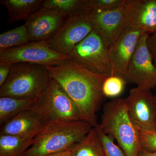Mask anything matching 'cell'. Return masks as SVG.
I'll list each match as a JSON object with an SVG mask.
<instances>
[{
    "label": "cell",
    "mask_w": 156,
    "mask_h": 156,
    "mask_svg": "<svg viewBox=\"0 0 156 156\" xmlns=\"http://www.w3.org/2000/svg\"><path fill=\"white\" fill-rule=\"evenodd\" d=\"M46 67L51 78L61 86L76 105L81 120L93 128L96 127L98 125L96 113L105 97L102 87L109 76L93 72L70 59Z\"/></svg>",
    "instance_id": "6da1fadb"
},
{
    "label": "cell",
    "mask_w": 156,
    "mask_h": 156,
    "mask_svg": "<svg viewBox=\"0 0 156 156\" xmlns=\"http://www.w3.org/2000/svg\"><path fill=\"white\" fill-rule=\"evenodd\" d=\"M92 126L83 120L46 123L23 156H46L71 148L90 132Z\"/></svg>",
    "instance_id": "7a4b0ae2"
},
{
    "label": "cell",
    "mask_w": 156,
    "mask_h": 156,
    "mask_svg": "<svg viewBox=\"0 0 156 156\" xmlns=\"http://www.w3.org/2000/svg\"><path fill=\"white\" fill-rule=\"evenodd\" d=\"M99 128L116 140L126 156H138L140 150V130L128 115L125 98H117L104 109Z\"/></svg>",
    "instance_id": "3957f363"
},
{
    "label": "cell",
    "mask_w": 156,
    "mask_h": 156,
    "mask_svg": "<svg viewBox=\"0 0 156 156\" xmlns=\"http://www.w3.org/2000/svg\"><path fill=\"white\" fill-rule=\"evenodd\" d=\"M51 78L44 66L14 63L8 79L0 87V97L39 99L48 88Z\"/></svg>",
    "instance_id": "277c9868"
},
{
    "label": "cell",
    "mask_w": 156,
    "mask_h": 156,
    "mask_svg": "<svg viewBox=\"0 0 156 156\" xmlns=\"http://www.w3.org/2000/svg\"><path fill=\"white\" fill-rule=\"evenodd\" d=\"M32 111L46 123L57 120H81L80 112L73 101L52 78Z\"/></svg>",
    "instance_id": "5b68a950"
},
{
    "label": "cell",
    "mask_w": 156,
    "mask_h": 156,
    "mask_svg": "<svg viewBox=\"0 0 156 156\" xmlns=\"http://www.w3.org/2000/svg\"><path fill=\"white\" fill-rule=\"evenodd\" d=\"M76 64L98 73L111 76L108 48L94 30L76 45L69 55Z\"/></svg>",
    "instance_id": "8992f818"
},
{
    "label": "cell",
    "mask_w": 156,
    "mask_h": 156,
    "mask_svg": "<svg viewBox=\"0 0 156 156\" xmlns=\"http://www.w3.org/2000/svg\"><path fill=\"white\" fill-rule=\"evenodd\" d=\"M69 55L56 52L46 41L29 42L25 44L0 51V63H28L54 66L69 60Z\"/></svg>",
    "instance_id": "52a82bcc"
},
{
    "label": "cell",
    "mask_w": 156,
    "mask_h": 156,
    "mask_svg": "<svg viewBox=\"0 0 156 156\" xmlns=\"http://www.w3.org/2000/svg\"><path fill=\"white\" fill-rule=\"evenodd\" d=\"M149 36L146 33L141 34L124 79L126 83L151 90L156 87V67L147 46Z\"/></svg>",
    "instance_id": "ba28073f"
},
{
    "label": "cell",
    "mask_w": 156,
    "mask_h": 156,
    "mask_svg": "<svg viewBox=\"0 0 156 156\" xmlns=\"http://www.w3.org/2000/svg\"><path fill=\"white\" fill-rule=\"evenodd\" d=\"M93 30L88 14L73 15L68 17L61 27L46 42L56 52L69 55L76 45Z\"/></svg>",
    "instance_id": "9c48e42d"
},
{
    "label": "cell",
    "mask_w": 156,
    "mask_h": 156,
    "mask_svg": "<svg viewBox=\"0 0 156 156\" xmlns=\"http://www.w3.org/2000/svg\"><path fill=\"white\" fill-rule=\"evenodd\" d=\"M125 100L128 115L136 128L156 131V96L151 89L134 87Z\"/></svg>",
    "instance_id": "30bf717a"
},
{
    "label": "cell",
    "mask_w": 156,
    "mask_h": 156,
    "mask_svg": "<svg viewBox=\"0 0 156 156\" xmlns=\"http://www.w3.org/2000/svg\"><path fill=\"white\" fill-rule=\"evenodd\" d=\"M67 18L57 9L41 8L25 20L30 41H47L61 27Z\"/></svg>",
    "instance_id": "8fae6325"
},
{
    "label": "cell",
    "mask_w": 156,
    "mask_h": 156,
    "mask_svg": "<svg viewBox=\"0 0 156 156\" xmlns=\"http://www.w3.org/2000/svg\"><path fill=\"white\" fill-rule=\"evenodd\" d=\"M124 15L125 28L149 35L156 33V0H128Z\"/></svg>",
    "instance_id": "7c38bea8"
},
{
    "label": "cell",
    "mask_w": 156,
    "mask_h": 156,
    "mask_svg": "<svg viewBox=\"0 0 156 156\" xmlns=\"http://www.w3.org/2000/svg\"><path fill=\"white\" fill-rule=\"evenodd\" d=\"M142 34L139 31L125 28L115 41L109 47L111 76L124 79L126 70Z\"/></svg>",
    "instance_id": "4fadbf2b"
},
{
    "label": "cell",
    "mask_w": 156,
    "mask_h": 156,
    "mask_svg": "<svg viewBox=\"0 0 156 156\" xmlns=\"http://www.w3.org/2000/svg\"><path fill=\"white\" fill-rule=\"evenodd\" d=\"M124 8L108 11H90L88 13L93 30L108 48L125 29Z\"/></svg>",
    "instance_id": "5bb4252c"
},
{
    "label": "cell",
    "mask_w": 156,
    "mask_h": 156,
    "mask_svg": "<svg viewBox=\"0 0 156 156\" xmlns=\"http://www.w3.org/2000/svg\"><path fill=\"white\" fill-rule=\"evenodd\" d=\"M46 123L33 111L23 112L3 125L0 134L33 139Z\"/></svg>",
    "instance_id": "9a60e30c"
},
{
    "label": "cell",
    "mask_w": 156,
    "mask_h": 156,
    "mask_svg": "<svg viewBox=\"0 0 156 156\" xmlns=\"http://www.w3.org/2000/svg\"><path fill=\"white\" fill-rule=\"evenodd\" d=\"M43 2V0H1L0 3L8 10L7 23L10 24L27 19L41 8Z\"/></svg>",
    "instance_id": "2e32d148"
},
{
    "label": "cell",
    "mask_w": 156,
    "mask_h": 156,
    "mask_svg": "<svg viewBox=\"0 0 156 156\" xmlns=\"http://www.w3.org/2000/svg\"><path fill=\"white\" fill-rule=\"evenodd\" d=\"M37 101L32 98L0 97V125L2 126L22 112L33 110Z\"/></svg>",
    "instance_id": "e0dca14e"
},
{
    "label": "cell",
    "mask_w": 156,
    "mask_h": 156,
    "mask_svg": "<svg viewBox=\"0 0 156 156\" xmlns=\"http://www.w3.org/2000/svg\"><path fill=\"white\" fill-rule=\"evenodd\" d=\"M73 156H106L95 128L70 148Z\"/></svg>",
    "instance_id": "ac0fdd59"
},
{
    "label": "cell",
    "mask_w": 156,
    "mask_h": 156,
    "mask_svg": "<svg viewBox=\"0 0 156 156\" xmlns=\"http://www.w3.org/2000/svg\"><path fill=\"white\" fill-rule=\"evenodd\" d=\"M33 139L0 134V156H23L33 143Z\"/></svg>",
    "instance_id": "d6986e66"
},
{
    "label": "cell",
    "mask_w": 156,
    "mask_h": 156,
    "mask_svg": "<svg viewBox=\"0 0 156 156\" xmlns=\"http://www.w3.org/2000/svg\"><path fill=\"white\" fill-rule=\"evenodd\" d=\"M41 8L57 9L67 17L90 11L87 0H44Z\"/></svg>",
    "instance_id": "ffe728a7"
},
{
    "label": "cell",
    "mask_w": 156,
    "mask_h": 156,
    "mask_svg": "<svg viewBox=\"0 0 156 156\" xmlns=\"http://www.w3.org/2000/svg\"><path fill=\"white\" fill-rule=\"evenodd\" d=\"M30 42L25 24L0 35V51L22 46Z\"/></svg>",
    "instance_id": "44dd1931"
},
{
    "label": "cell",
    "mask_w": 156,
    "mask_h": 156,
    "mask_svg": "<svg viewBox=\"0 0 156 156\" xmlns=\"http://www.w3.org/2000/svg\"><path fill=\"white\" fill-rule=\"evenodd\" d=\"M126 81L123 78L115 76H110L104 82L102 91L107 97H115L121 95L125 87Z\"/></svg>",
    "instance_id": "7402d4cb"
},
{
    "label": "cell",
    "mask_w": 156,
    "mask_h": 156,
    "mask_svg": "<svg viewBox=\"0 0 156 156\" xmlns=\"http://www.w3.org/2000/svg\"><path fill=\"white\" fill-rule=\"evenodd\" d=\"M103 145L106 156H126L124 151L114 142V139L111 136L104 133L98 124L94 127Z\"/></svg>",
    "instance_id": "603a6c76"
},
{
    "label": "cell",
    "mask_w": 156,
    "mask_h": 156,
    "mask_svg": "<svg viewBox=\"0 0 156 156\" xmlns=\"http://www.w3.org/2000/svg\"><path fill=\"white\" fill-rule=\"evenodd\" d=\"M128 1V0H87V4L90 11H108L125 7Z\"/></svg>",
    "instance_id": "cb8c5ba5"
},
{
    "label": "cell",
    "mask_w": 156,
    "mask_h": 156,
    "mask_svg": "<svg viewBox=\"0 0 156 156\" xmlns=\"http://www.w3.org/2000/svg\"><path fill=\"white\" fill-rule=\"evenodd\" d=\"M140 147L148 151H156V131L140 130Z\"/></svg>",
    "instance_id": "d4e9b609"
},
{
    "label": "cell",
    "mask_w": 156,
    "mask_h": 156,
    "mask_svg": "<svg viewBox=\"0 0 156 156\" xmlns=\"http://www.w3.org/2000/svg\"><path fill=\"white\" fill-rule=\"evenodd\" d=\"M147 44L154 64L156 67V33L149 35L147 40Z\"/></svg>",
    "instance_id": "484cf974"
},
{
    "label": "cell",
    "mask_w": 156,
    "mask_h": 156,
    "mask_svg": "<svg viewBox=\"0 0 156 156\" xmlns=\"http://www.w3.org/2000/svg\"><path fill=\"white\" fill-rule=\"evenodd\" d=\"M12 64L0 63V87L5 83L10 74Z\"/></svg>",
    "instance_id": "4316f807"
},
{
    "label": "cell",
    "mask_w": 156,
    "mask_h": 156,
    "mask_svg": "<svg viewBox=\"0 0 156 156\" xmlns=\"http://www.w3.org/2000/svg\"><path fill=\"white\" fill-rule=\"evenodd\" d=\"M46 156H73L70 148L60 151Z\"/></svg>",
    "instance_id": "83f0119b"
},
{
    "label": "cell",
    "mask_w": 156,
    "mask_h": 156,
    "mask_svg": "<svg viewBox=\"0 0 156 156\" xmlns=\"http://www.w3.org/2000/svg\"><path fill=\"white\" fill-rule=\"evenodd\" d=\"M138 156H156V151H148L141 148L138 153Z\"/></svg>",
    "instance_id": "f1b7e54d"
}]
</instances>
